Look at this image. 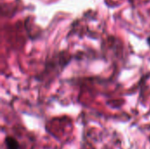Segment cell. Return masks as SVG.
<instances>
[{
  "instance_id": "obj_1",
  "label": "cell",
  "mask_w": 150,
  "mask_h": 149,
  "mask_svg": "<svg viewBox=\"0 0 150 149\" xmlns=\"http://www.w3.org/2000/svg\"><path fill=\"white\" fill-rule=\"evenodd\" d=\"M71 60V54H68L67 52H59L55 56L47 59L44 73L49 72V74H56V76H58L64 70Z\"/></svg>"
},
{
  "instance_id": "obj_2",
  "label": "cell",
  "mask_w": 150,
  "mask_h": 149,
  "mask_svg": "<svg viewBox=\"0 0 150 149\" xmlns=\"http://www.w3.org/2000/svg\"><path fill=\"white\" fill-rule=\"evenodd\" d=\"M4 145L6 149H19L20 144L18 141V140L12 136H6L4 138Z\"/></svg>"
}]
</instances>
